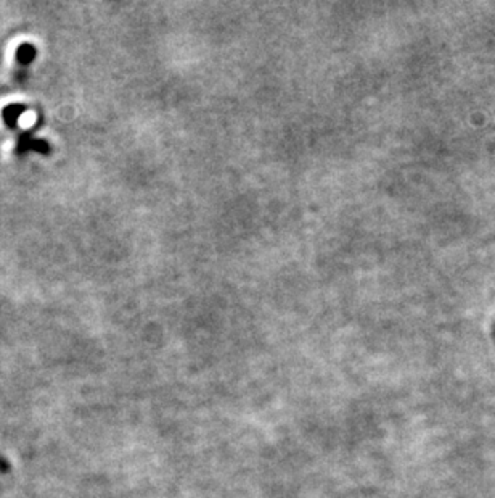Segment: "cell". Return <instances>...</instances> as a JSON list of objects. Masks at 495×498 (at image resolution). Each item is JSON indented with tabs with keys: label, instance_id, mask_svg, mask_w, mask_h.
Here are the masks:
<instances>
[{
	"label": "cell",
	"instance_id": "277c9868",
	"mask_svg": "<svg viewBox=\"0 0 495 498\" xmlns=\"http://www.w3.org/2000/svg\"><path fill=\"white\" fill-rule=\"evenodd\" d=\"M0 469H2V471H7V469H8L7 461H5V459H2V458H0Z\"/></svg>",
	"mask_w": 495,
	"mask_h": 498
},
{
	"label": "cell",
	"instance_id": "6da1fadb",
	"mask_svg": "<svg viewBox=\"0 0 495 498\" xmlns=\"http://www.w3.org/2000/svg\"><path fill=\"white\" fill-rule=\"evenodd\" d=\"M15 152L18 155H23L26 152H39L42 155H48L50 153V144L46 139H36L32 138L31 133H25L20 138L18 144H16Z\"/></svg>",
	"mask_w": 495,
	"mask_h": 498
},
{
	"label": "cell",
	"instance_id": "3957f363",
	"mask_svg": "<svg viewBox=\"0 0 495 498\" xmlns=\"http://www.w3.org/2000/svg\"><path fill=\"white\" fill-rule=\"evenodd\" d=\"M36 57H37V48L29 42L21 44V46L16 48L15 58L20 65H31L36 60Z\"/></svg>",
	"mask_w": 495,
	"mask_h": 498
},
{
	"label": "cell",
	"instance_id": "7a4b0ae2",
	"mask_svg": "<svg viewBox=\"0 0 495 498\" xmlns=\"http://www.w3.org/2000/svg\"><path fill=\"white\" fill-rule=\"evenodd\" d=\"M27 110V107L23 103H10L2 110V119L4 123L8 126L10 129L18 128V122L21 118V114Z\"/></svg>",
	"mask_w": 495,
	"mask_h": 498
}]
</instances>
